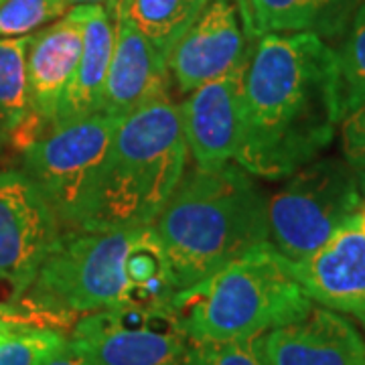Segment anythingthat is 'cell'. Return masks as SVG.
<instances>
[{
    "label": "cell",
    "instance_id": "cell-1",
    "mask_svg": "<svg viewBox=\"0 0 365 365\" xmlns=\"http://www.w3.org/2000/svg\"><path fill=\"white\" fill-rule=\"evenodd\" d=\"M341 114L337 49L314 33L262 35L244 76L235 165L287 179L333 143Z\"/></svg>",
    "mask_w": 365,
    "mask_h": 365
},
{
    "label": "cell",
    "instance_id": "cell-2",
    "mask_svg": "<svg viewBox=\"0 0 365 365\" xmlns=\"http://www.w3.org/2000/svg\"><path fill=\"white\" fill-rule=\"evenodd\" d=\"M175 294L169 258L146 225L63 232L19 302L63 333L86 314L170 307Z\"/></svg>",
    "mask_w": 365,
    "mask_h": 365
},
{
    "label": "cell",
    "instance_id": "cell-3",
    "mask_svg": "<svg viewBox=\"0 0 365 365\" xmlns=\"http://www.w3.org/2000/svg\"><path fill=\"white\" fill-rule=\"evenodd\" d=\"M150 227L179 292L268 242L266 197L235 163L222 169L195 167L182 175Z\"/></svg>",
    "mask_w": 365,
    "mask_h": 365
},
{
    "label": "cell",
    "instance_id": "cell-4",
    "mask_svg": "<svg viewBox=\"0 0 365 365\" xmlns=\"http://www.w3.org/2000/svg\"><path fill=\"white\" fill-rule=\"evenodd\" d=\"M179 106L153 100L118 124L81 230H132L157 220L185 175Z\"/></svg>",
    "mask_w": 365,
    "mask_h": 365
},
{
    "label": "cell",
    "instance_id": "cell-5",
    "mask_svg": "<svg viewBox=\"0 0 365 365\" xmlns=\"http://www.w3.org/2000/svg\"><path fill=\"white\" fill-rule=\"evenodd\" d=\"M311 309L313 300L270 242L173 299V311L189 341L258 337L299 321Z\"/></svg>",
    "mask_w": 365,
    "mask_h": 365
},
{
    "label": "cell",
    "instance_id": "cell-6",
    "mask_svg": "<svg viewBox=\"0 0 365 365\" xmlns=\"http://www.w3.org/2000/svg\"><path fill=\"white\" fill-rule=\"evenodd\" d=\"M120 122L100 110L53 124L19 148V170L51 205L63 232L83 227Z\"/></svg>",
    "mask_w": 365,
    "mask_h": 365
},
{
    "label": "cell",
    "instance_id": "cell-7",
    "mask_svg": "<svg viewBox=\"0 0 365 365\" xmlns=\"http://www.w3.org/2000/svg\"><path fill=\"white\" fill-rule=\"evenodd\" d=\"M364 201L359 170L345 158H314L266 199L268 242L297 262L323 248Z\"/></svg>",
    "mask_w": 365,
    "mask_h": 365
},
{
    "label": "cell",
    "instance_id": "cell-8",
    "mask_svg": "<svg viewBox=\"0 0 365 365\" xmlns=\"http://www.w3.org/2000/svg\"><path fill=\"white\" fill-rule=\"evenodd\" d=\"M67 345L86 365H181L189 339L170 307H124L86 314Z\"/></svg>",
    "mask_w": 365,
    "mask_h": 365
},
{
    "label": "cell",
    "instance_id": "cell-9",
    "mask_svg": "<svg viewBox=\"0 0 365 365\" xmlns=\"http://www.w3.org/2000/svg\"><path fill=\"white\" fill-rule=\"evenodd\" d=\"M63 227L39 189L21 170H0V287L19 302Z\"/></svg>",
    "mask_w": 365,
    "mask_h": 365
},
{
    "label": "cell",
    "instance_id": "cell-10",
    "mask_svg": "<svg viewBox=\"0 0 365 365\" xmlns=\"http://www.w3.org/2000/svg\"><path fill=\"white\" fill-rule=\"evenodd\" d=\"M246 0H207L169 55V73L181 91L248 67L258 43Z\"/></svg>",
    "mask_w": 365,
    "mask_h": 365
},
{
    "label": "cell",
    "instance_id": "cell-11",
    "mask_svg": "<svg viewBox=\"0 0 365 365\" xmlns=\"http://www.w3.org/2000/svg\"><path fill=\"white\" fill-rule=\"evenodd\" d=\"M86 4L71 9L55 25L31 35L26 51L29 120L16 132L13 143L21 148L51 126L67 90L76 78L83 43Z\"/></svg>",
    "mask_w": 365,
    "mask_h": 365
},
{
    "label": "cell",
    "instance_id": "cell-12",
    "mask_svg": "<svg viewBox=\"0 0 365 365\" xmlns=\"http://www.w3.org/2000/svg\"><path fill=\"white\" fill-rule=\"evenodd\" d=\"M246 67L189 91L179 106L182 134L199 169L235 163L242 132V91Z\"/></svg>",
    "mask_w": 365,
    "mask_h": 365
},
{
    "label": "cell",
    "instance_id": "cell-13",
    "mask_svg": "<svg viewBox=\"0 0 365 365\" xmlns=\"http://www.w3.org/2000/svg\"><path fill=\"white\" fill-rule=\"evenodd\" d=\"M288 270L309 299L365 329V234L345 225L323 248L302 260H287Z\"/></svg>",
    "mask_w": 365,
    "mask_h": 365
},
{
    "label": "cell",
    "instance_id": "cell-14",
    "mask_svg": "<svg viewBox=\"0 0 365 365\" xmlns=\"http://www.w3.org/2000/svg\"><path fill=\"white\" fill-rule=\"evenodd\" d=\"M270 365H365V339L343 314L317 304L264 335Z\"/></svg>",
    "mask_w": 365,
    "mask_h": 365
},
{
    "label": "cell",
    "instance_id": "cell-15",
    "mask_svg": "<svg viewBox=\"0 0 365 365\" xmlns=\"http://www.w3.org/2000/svg\"><path fill=\"white\" fill-rule=\"evenodd\" d=\"M114 19V51L104 86L102 112L124 120L153 100L169 96V59L138 29Z\"/></svg>",
    "mask_w": 365,
    "mask_h": 365
},
{
    "label": "cell",
    "instance_id": "cell-16",
    "mask_svg": "<svg viewBox=\"0 0 365 365\" xmlns=\"http://www.w3.org/2000/svg\"><path fill=\"white\" fill-rule=\"evenodd\" d=\"M114 19L104 4H86L78 71L53 124L71 122L102 110L106 78L114 51Z\"/></svg>",
    "mask_w": 365,
    "mask_h": 365
},
{
    "label": "cell",
    "instance_id": "cell-17",
    "mask_svg": "<svg viewBox=\"0 0 365 365\" xmlns=\"http://www.w3.org/2000/svg\"><path fill=\"white\" fill-rule=\"evenodd\" d=\"M364 0H246L256 35L314 33L339 35Z\"/></svg>",
    "mask_w": 365,
    "mask_h": 365
},
{
    "label": "cell",
    "instance_id": "cell-18",
    "mask_svg": "<svg viewBox=\"0 0 365 365\" xmlns=\"http://www.w3.org/2000/svg\"><path fill=\"white\" fill-rule=\"evenodd\" d=\"M207 0H108L112 16L138 29L169 59L173 47L195 21Z\"/></svg>",
    "mask_w": 365,
    "mask_h": 365
},
{
    "label": "cell",
    "instance_id": "cell-19",
    "mask_svg": "<svg viewBox=\"0 0 365 365\" xmlns=\"http://www.w3.org/2000/svg\"><path fill=\"white\" fill-rule=\"evenodd\" d=\"M31 35L0 37V148L13 143L29 120L26 51Z\"/></svg>",
    "mask_w": 365,
    "mask_h": 365
},
{
    "label": "cell",
    "instance_id": "cell-20",
    "mask_svg": "<svg viewBox=\"0 0 365 365\" xmlns=\"http://www.w3.org/2000/svg\"><path fill=\"white\" fill-rule=\"evenodd\" d=\"M181 365H270L264 335L230 341H189Z\"/></svg>",
    "mask_w": 365,
    "mask_h": 365
},
{
    "label": "cell",
    "instance_id": "cell-21",
    "mask_svg": "<svg viewBox=\"0 0 365 365\" xmlns=\"http://www.w3.org/2000/svg\"><path fill=\"white\" fill-rule=\"evenodd\" d=\"M341 69L343 108L357 100H365V0L357 6L347 35L337 51Z\"/></svg>",
    "mask_w": 365,
    "mask_h": 365
},
{
    "label": "cell",
    "instance_id": "cell-22",
    "mask_svg": "<svg viewBox=\"0 0 365 365\" xmlns=\"http://www.w3.org/2000/svg\"><path fill=\"white\" fill-rule=\"evenodd\" d=\"M71 11L69 0H2L0 37H26Z\"/></svg>",
    "mask_w": 365,
    "mask_h": 365
},
{
    "label": "cell",
    "instance_id": "cell-23",
    "mask_svg": "<svg viewBox=\"0 0 365 365\" xmlns=\"http://www.w3.org/2000/svg\"><path fill=\"white\" fill-rule=\"evenodd\" d=\"M67 341L55 329H25L0 339V365H43Z\"/></svg>",
    "mask_w": 365,
    "mask_h": 365
},
{
    "label": "cell",
    "instance_id": "cell-24",
    "mask_svg": "<svg viewBox=\"0 0 365 365\" xmlns=\"http://www.w3.org/2000/svg\"><path fill=\"white\" fill-rule=\"evenodd\" d=\"M339 136L343 158L353 169L365 170V100H357L343 108Z\"/></svg>",
    "mask_w": 365,
    "mask_h": 365
},
{
    "label": "cell",
    "instance_id": "cell-25",
    "mask_svg": "<svg viewBox=\"0 0 365 365\" xmlns=\"http://www.w3.org/2000/svg\"><path fill=\"white\" fill-rule=\"evenodd\" d=\"M25 329H51V327L39 314H35L23 304L0 300V335H11Z\"/></svg>",
    "mask_w": 365,
    "mask_h": 365
},
{
    "label": "cell",
    "instance_id": "cell-26",
    "mask_svg": "<svg viewBox=\"0 0 365 365\" xmlns=\"http://www.w3.org/2000/svg\"><path fill=\"white\" fill-rule=\"evenodd\" d=\"M43 365H86V364H83L78 355L73 353V349L67 345V341H66L57 351L51 353V355L45 359V364Z\"/></svg>",
    "mask_w": 365,
    "mask_h": 365
},
{
    "label": "cell",
    "instance_id": "cell-27",
    "mask_svg": "<svg viewBox=\"0 0 365 365\" xmlns=\"http://www.w3.org/2000/svg\"><path fill=\"white\" fill-rule=\"evenodd\" d=\"M71 4H76V6H81V4H108V0H69Z\"/></svg>",
    "mask_w": 365,
    "mask_h": 365
},
{
    "label": "cell",
    "instance_id": "cell-28",
    "mask_svg": "<svg viewBox=\"0 0 365 365\" xmlns=\"http://www.w3.org/2000/svg\"><path fill=\"white\" fill-rule=\"evenodd\" d=\"M359 182H361V191L365 193V170H359Z\"/></svg>",
    "mask_w": 365,
    "mask_h": 365
},
{
    "label": "cell",
    "instance_id": "cell-29",
    "mask_svg": "<svg viewBox=\"0 0 365 365\" xmlns=\"http://www.w3.org/2000/svg\"><path fill=\"white\" fill-rule=\"evenodd\" d=\"M2 337H6V335H0V339H2Z\"/></svg>",
    "mask_w": 365,
    "mask_h": 365
},
{
    "label": "cell",
    "instance_id": "cell-30",
    "mask_svg": "<svg viewBox=\"0 0 365 365\" xmlns=\"http://www.w3.org/2000/svg\"><path fill=\"white\" fill-rule=\"evenodd\" d=\"M0 2H2V0H0Z\"/></svg>",
    "mask_w": 365,
    "mask_h": 365
}]
</instances>
